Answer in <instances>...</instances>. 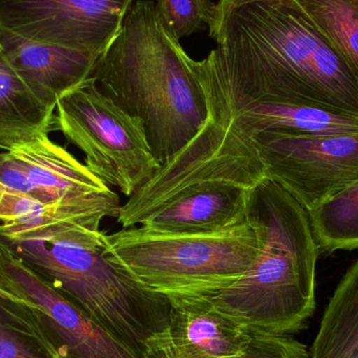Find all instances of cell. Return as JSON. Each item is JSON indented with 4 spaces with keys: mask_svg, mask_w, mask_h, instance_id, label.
<instances>
[{
    "mask_svg": "<svg viewBox=\"0 0 358 358\" xmlns=\"http://www.w3.org/2000/svg\"><path fill=\"white\" fill-rule=\"evenodd\" d=\"M252 189L227 181L194 183L174 194L140 227L170 234L224 231L246 220Z\"/></svg>",
    "mask_w": 358,
    "mask_h": 358,
    "instance_id": "cell-12",
    "label": "cell"
},
{
    "mask_svg": "<svg viewBox=\"0 0 358 358\" xmlns=\"http://www.w3.org/2000/svg\"><path fill=\"white\" fill-rule=\"evenodd\" d=\"M157 16L176 40L210 29L214 22L216 3L212 0H157Z\"/></svg>",
    "mask_w": 358,
    "mask_h": 358,
    "instance_id": "cell-20",
    "label": "cell"
},
{
    "mask_svg": "<svg viewBox=\"0 0 358 358\" xmlns=\"http://www.w3.org/2000/svg\"><path fill=\"white\" fill-rule=\"evenodd\" d=\"M132 0H0V27L34 41L101 55Z\"/></svg>",
    "mask_w": 358,
    "mask_h": 358,
    "instance_id": "cell-9",
    "label": "cell"
},
{
    "mask_svg": "<svg viewBox=\"0 0 358 358\" xmlns=\"http://www.w3.org/2000/svg\"><path fill=\"white\" fill-rule=\"evenodd\" d=\"M320 254L358 248V180L308 213Z\"/></svg>",
    "mask_w": 358,
    "mask_h": 358,
    "instance_id": "cell-18",
    "label": "cell"
},
{
    "mask_svg": "<svg viewBox=\"0 0 358 358\" xmlns=\"http://www.w3.org/2000/svg\"><path fill=\"white\" fill-rule=\"evenodd\" d=\"M208 31L231 94L358 117L357 75L296 0H218Z\"/></svg>",
    "mask_w": 358,
    "mask_h": 358,
    "instance_id": "cell-1",
    "label": "cell"
},
{
    "mask_svg": "<svg viewBox=\"0 0 358 358\" xmlns=\"http://www.w3.org/2000/svg\"><path fill=\"white\" fill-rule=\"evenodd\" d=\"M358 78V0H296Z\"/></svg>",
    "mask_w": 358,
    "mask_h": 358,
    "instance_id": "cell-19",
    "label": "cell"
},
{
    "mask_svg": "<svg viewBox=\"0 0 358 358\" xmlns=\"http://www.w3.org/2000/svg\"><path fill=\"white\" fill-rule=\"evenodd\" d=\"M54 117L55 111L36 98L0 46V151L50 134Z\"/></svg>",
    "mask_w": 358,
    "mask_h": 358,
    "instance_id": "cell-15",
    "label": "cell"
},
{
    "mask_svg": "<svg viewBox=\"0 0 358 358\" xmlns=\"http://www.w3.org/2000/svg\"><path fill=\"white\" fill-rule=\"evenodd\" d=\"M117 208V198L111 193L45 203L0 183V221L4 224L34 227L73 221L100 229L101 222L107 217H113Z\"/></svg>",
    "mask_w": 358,
    "mask_h": 358,
    "instance_id": "cell-14",
    "label": "cell"
},
{
    "mask_svg": "<svg viewBox=\"0 0 358 358\" xmlns=\"http://www.w3.org/2000/svg\"><path fill=\"white\" fill-rule=\"evenodd\" d=\"M267 178L307 213L358 180V134L292 136L264 132L250 138Z\"/></svg>",
    "mask_w": 358,
    "mask_h": 358,
    "instance_id": "cell-7",
    "label": "cell"
},
{
    "mask_svg": "<svg viewBox=\"0 0 358 358\" xmlns=\"http://www.w3.org/2000/svg\"><path fill=\"white\" fill-rule=\"evenodd\" d=\"M8 151L22 166L46 203L83 199L111 189L48 134Z\"/></svg>",
    "mask_w": 358,
    "mask_h": 358,
    "instance_id": "cell-13",
    "label": "cell"
},
{
    "mask_svg": "<svg viewBox=\"0 0 358 358\" xmlns=\"http://www.w3.org/2000/svg\"><path fill=\"white\" fill-rule=\"evenodd\" d=\"M0 358H60L31 307L2 289Z\"/></svg>",
    "mask_w": 358,
    "mask_h": 358,
    "instance_id": "cell-17",
    "label": "cell"
},
{
    "mask_svg": "<svg viewBox=\"0 0 358 358\" xmlns=\"http://www.w3.org/2000/svg\"><path fill=\"white\" fill-rule=\"evenodd\" d=\"M171 303L166 331L151 343L145 358H227L244 352L252 332L198 296H167Z\"/></svg>",
    "mask_w": 358,
    "mask_h": 358,
    "instance_id": "cell-10",
    "label": "cell"
},
{
    "mask_svg": "<svg viewBox=\"0 0 358 358\" xmlns=\"http://www.w3.org/2000/svg\"><path fill=\"white\" fill-rule=\"evenodd\" d=\"M103 236L73 221L0 223V241L27 267L145 358L169 326L171 303L109 258Z\"/></svg>",
    "mask_w": 358,
    "mask_h": 358,
    "instance_id": "cell-3",
    "label": "cell"
},
{
    "mask_svg": "<svg viewBox=\"0 0 358 358\" xmlns=\"http://www.w3.org/2000/svg\"><path fill=\"white\" fill-rule=\"evenodd\" d=\"M92 78L105 96L142 121L161 165L182 150L208 120L199 61L165 29L149 0L130 6Z\"/></svg>",
    "mask_w": 358,
    "mask_h": 358,
    "instance_id": "cell-2",
    "label": "cell"
},
{
    "mask_svg": "<svg viewBox=\"0 0 358 358\" xmlns=\"http://www.w3.org/2000/svg\"><path fill=\"white\" fill-rule=\"evenodd\" d=\"M4 56L42 105L56 110L61 99L92 78L99 55L34 41L0 27Z\"/></svg>",
    "mask_w": 358,
    "mask_h": 358,
    "instance_id": "cell-11",
    "label": "cell"
},
{
    "mask_svg": "<svg viewBox=\"0 0 358 358\" xmlns=\"http://www.w3.org/2000/svg\"><path fill=\"white\" fill-rule=\"evenodd\" d=\"M105 252L155 292L204 296L229 287L250 271L260 235L250 218L224 231L170 234L128 227L105 233Z\"/></svg>",
    "mask_w": 358,
    "mask_h": 358,
    "instance_id": "cell-5",
    "label": "cell"
},
{
    "mask_svg": "<svg viewBox=\"0 0 358 358\" xmlns=\"http://www.w3.org/2000/svg\"><path fill=\"white\" fill-rule=\"evenodd\" d=\"M248 217L260 235L254 264L229 287L201 298L250 332L298 334L317 307L320 250L308 213L267 178L252 189Z\"/></svg>",
    "mask_w": 358,
    "mask_h": 358,
    "instance_id": "cell-4",
    "label": "cell"
},
{
    "mask_svg": "<svg viewBox=\"0 0 358 358\" xmlns=\"http://www.w3.org/2000/svg\"><path fill=\"white\" fill-rule=\"evenodd\" d=\"M227 358H311L306 345L292 336L252 332L243 353Z\"/></svg>",
    "mask_w": 358,
    "mask_h": 358,
    "instance_id": "cell-21",
    "label": "cell"
},
{
    "mask_svg": "<svg viewBox=\"0 0 358 358\" xmlns=\"http://www.w3.org/2000/svg\"><path fill=\"white\" fill-rule=\"evenodd\" d=\"M0 289L31 307L60 358H141L0 241Z\"/></svg>",
    "mask_w": 358,
    "mask_h": 358,
    "instance_id": "cell-8",
    "label": "cell"
},
{
    "mask_svg": "<svg viewBox=\"0 0 358 358\" xmlns=\"http://www.w3.org/2000/svg\"><path fill=\"white\" fill-rule=\"evenodd\" d=\"M311 358H358V259L330 299Z\"/></svg>",
    "mask_w": 358,
    "mask_h": 358,
    "instance_id": "cell-16",
    "label": "cell"
},
{
    "mask_svg": "<svg viewBox=\"0 0 358 358\" xmlns=\"http://www.w3.org/2000/svg\"><path fill=\"white\" fill-rule=\"evenodd\" d=\"M52 131L85 157V165L107 187L131 197L161 169L142 121L105 96L92 78L56 106Z\"/></svg>",
    "mask_w": 358,
    "mask_h": 358,
    "instance_id": "cell-6",
    "label": "cell"
}]
</instances>
